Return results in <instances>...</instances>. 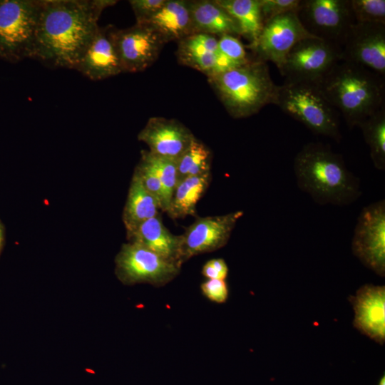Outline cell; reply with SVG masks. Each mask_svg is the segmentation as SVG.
<instances>
[{
  "instance_id": "29",
  "label": "cell",
  "mask_w": 385,
  "mask_h": 385,
  "mask_svg": "<svg viewBox=\"0 0 385 385\" xmlns=\"http://www.w3.org/2000/svg\"><path fill=\"white\" fill-rule=\"evenodd\" d=\"M135 174L138 177L146 190L158 201L160 209L167 212L168 205L165 192L155 173L146 163L140 160L135 170Z\"/></svg>"
},
{
  "instance_id": "22",
  "label": "cell",
  "mask_w": 385,
  "mask_h": 385,
  "mask_svg": "<svg viewBox=\"0 0 385 385\" xmlns=\"http://www.w3.org/2000/svg\"><path fill=\"white\" fill-rule=\"evenodd\" d=\"M159 210L158 201L146 190L134 173L123 213L128 235H130L145 220L158 215Z\"/></svg>"
},
{
  "instance_id": "10",
  "label": "cell",
  "mask_w": 385,
  "mask_h": 385,
  "mask_svg": "<svg viewBox=\"0 0 385 385\" xmlns=\"http://www.w3.org/2000/svg\"><path fill=\"white\" fill-rule=\"evenodd\" d=\"M181 267L138 244L123 246L116 258L119 278L125 283H148L160 287L173 280Z\"/></svg>"
},
{
  "instance_id": "14",
  "label": "cell",
  "mask_w": 385,
  "mask_h": 385,
  "mask_svg": "<svg viewBox=\"0 0 385 385\" xmlns=\"http://www.w3.org/2000/svg\"><path fill=\"white\" fill-rule=\"evenodd\" d=\"M113 39L123 72L145 70L158 58L165 44L153 30L145 24L113 31Z\"/></svg>"
},
{
  "instance_id": "18",
  "label": "cell",
  "mask_w": 385,
  "mask_h": 385,
  "mask_svg": "<svg viewBox=\"0 0 385 385\" xmlns=\"http://www.w3.org/2000/svg\"><path fill=\"white\" fill-rule=\"evenodd\" d=\"M163 42L179 41L194 34L188 1L166 0L155 13L143 21Z\"/></svg>"
},
{
  "instance_id": "13",
  "label": "cell",
  "mask_w": 385,
  "mask_h": 385,
  "mask_svg": "<svg viewBox=\"0 0 385 385\" xmlns=\"http://www.w3.org/2000/svg\"><path fill=\"white\" fill-rule=\"evenodd\" d=\"M342 61L385 76V24H353L340 46Z\"/></svg>"
},
{
  "instance_id": "31",
  "label": "cell",
  "mask_w": 385,
  "mask_h": 385,
  "mask_svg": "<svg viewBox=\"0 0 385 385\" xmlns=\"http://www.w3.org/2000/svg\"><path fill=\"white\" fill-rule=\"evenodd\" d=\"M302 0H260V9L263 23L278 16L297 12Z\"/></svg>"
},
{
  "instance_id": "35",
  "label": "cell",
  "mask_w": 385,
  "mask_h": 385,
  "mask_svg": "<svg viewBox=\"0 0 385 385\" xmlns=\"http://www.w3.org/2000/svg\"><path fill=\"white\" fill-rule=\"evenodd\" d=\"M378 385H385V376H384V374H383V376L379 379Z\"/></svg>"
},
{
  "instance_id": "30",
  "label": "cell",
  "mask_w": 385,
  "mask_h": 385,
  "mask_svg": "<svg viewBox=\"0 0 385 385\" xmlns=\"http://www.w3.org/2000/svg\"><path fill=\"white\" fill-rule=\"evenodd\" d=\"M217 47L219 51L237 67L252 60L237 36L224 34L217 37Z\"/></svg>"
},
{
  "instance_id": "32",
  "label": "cell",
  "mask_w": 385,
  "mask_h": 385,
  "mask_svg": "<svg viewBox=\"0 0 385 385\" xmlns=\"http://www.w3.org/2000/svg\"><path fill=\"white\" fill-rule=\"evenodd\" d=\"M203 294L210 301L225 302L228 297V288L225 279H208L201 284Z\"/></svg>"
},
{
  "instance_id": "23",
  "label": "cell",
  "mask_w": 385,
  "mask_h": 385,
  "mask_svg": "<svg viewBox=\"0 0 385 385\" xmlns=\"http://www.w3.org/2000/svg\"><path fill=\"white\" fill-rule=\"evenodd\" d=\"M211 173L187 178L178 182L167 212L173 219L196 216V204L207 189Z\"/></svg>"
},
{
  "instance_id": "25",
  "label": "cell",
  "mask_w": 385,
  "mask_h": 385,
  "mask_svg": "<svg viewBox=\"0 0 385 385\" xmlns=\"http://www.w3.org/2000/svg\"><path fill=\"white\" fill-rule=\"evenodd\" d=\"M369 148L373 165L379 170H385V106L369 116L359 126Z\"/></svg>"
},
{
  "instance_id": "6",
  "label": "cell",
  "mask_w": 385,
  "mask_h": 385,
  "mask_svg": "<svg viewBox=\"0 0 385 385\" xmlns=\"http://www.w3.org/2000/svg\"><path fill=\"white\" fill-rule=\"evenodd\" d=\"M41 0H0V60L31 58Z\"/></svg>"
},
{
  "instance_id": "15",
  "label": "cell",
  "mask_w": 385,
  "mask_h": 385,
  "mask_svg": "<svg viewBox=\"0 0 385 385\" xmlns=\"http://www.w3.org/2000/svg\"><path fill=\"white\" fill-rule=\"evenodd\" d=\"M138 138L147 144L151 153L177 160L188 148L195 135L176 119L151 117Z\"/></svg>"
},
{
  "instance_id": "1",
  "label": "cell",
  "mask_w": 385,
  "mask_h": 385,
  "mask_svg": "<svg viewBox=\"0 0 385 385\" xmlns=\"http://www.w3.org/2000/svg\"><path fill=\"white\" fill-rule=\"evenodd\" d=\"M113 0H41L31 58L75 69L93 40L102 11Z\"/></svg>"
},
{
  "instance_id": "33",
  "label": "cell",
  "mask_w": 385,
  "mask_h": 385,
  "mask_svg": "<svg viewBox=\"0 0 385 385\" xmlns=\"http://www.w3.org/2000/svg\"><path fill=\"white\" fill-rule=\"evenodd\" d=\"M166 0H130L136 24H140L163 6Z\"/></svg>"
},
{
  "instance_id": "21",
  "label": "cell",
  "mask_w": 385,
  "mask_h": 385,
  "mask_svg": "<svg viewBox=\"0 0 385 385\" xmlns=\"http://www.w3.org/2000/svg\"><path fill=\"white\" fill-rule=\"evenodd\" d=\"M194 33L241 36L237 21L215 0L188 1Z\"/></svg>"
},
{
  "instance_id": "28",
  "label": "cell",
  "mask_w": 385,
  "mask_h": 385,
  "mask_svg": "<svg viewBox=\"0 0 385 385\" xmlns=\"http://www.w3.org/2000/svg\"><path fill=\"white\" fill-rule=\"evenodd\" d=\"M349 4L355 23L385 24L384 0H349Z\"/></svg>"
},
{
  "instance_id": "2",
  "label": "cell",
  "mask_w": 385,
  "mask_h": 385,
  "mask_svg": "<svg viewBox=\"0 0 385 385\" xmlns=\"http://www.w3.org/2000/svg\"><path fill=\"white\" fill-rule=\"evenodd\" d=\"M294 172L298 188L319 205H349L361 195L359 178L327 144L304 145L294 158Z\"/></svg>"
},
{
  "instance_id": "17",
  "label": "cell",
  "mask_w": 385,
  "mask_h": 385,
  "mask_svg": "<svg viewBox=\"0 0 385 385\" xmlns=\"http://www.w3.org/2000/svg\"><path fill=\"white\" fill-rule=\"evenodd\" d=\"M114 27H98L93 40L75 68L92 81L103 80L123 72L113 39Z\"/></svg>"
},
{
  "instance_id": "36",
  "label": "cell",
  "mask_w": 385,
  "mask_h": 385,
  "mask_svg": "<svg viewBox=\"0 0 385 385\" xmlns=\"http://www.w3.org/2000/svg\"><path fill=\"white\" fill-rule=\"evenodd\" d=\"M1 240H2V235H1V227H0V247H1Z\"/></svg>"
},
{
  "instance_id": "19",
  "label": "cell",
  "mask_w": 385,
  "mask_h": 385,
  "mask_svg": "<svg viewBox=\"0 0 385 385\" xmlns=\"http://www.w3.org/2000/svg\"><path fill=\"white\" fill-rule=\"evenodd\" d=\"M177 43L175 55L180 64L204 73L207 78L214 76L220 54L217 36L194 33Z\"/></svg>"
},
{
  "instance_id": "24",
  "label": "cell",
  "mask_w": 385,
  "mask_h": 385,
  "mask_svg": "<svg viewBox=\"0 0 385 385\" xmlns=\"http://www.w3.org/2000/svg\"><path fill=\"white\" fill-rule=\"evenodd\" d=\"M237 23L241 36L251 45L259 37L264 23L261 14L260 0H215Z\"/></svg>"
},
{
  "instance_id": "5",
  "label": "cell",
  "mask_w": 385,
  "mask_h": 385,
  "mask_svg": "<svg viewBox=\"0 0 385 385\" xmlns=\"http://www.w3.org/2000/svg\"><path fill=\"white\" fill-rule=\"evenodd\" d=\"M274 104L313 133L342 140L340 114L317 83L284 81L277 86Z\"/></svg>"
},
{
  "instance_id": "11",
  "label": "cell",
  "mask_w": 385,
  "mask_h": 385,
  "mask_svg": "<svg viewBox=\"0 0 385 385\" xmlns=\"http://www.w3.org/2000/svg\"><path fill=\"white\" fill-rule=\"evenodd\" d=\"M315 37L301 24L296 12H289L264 24L257 41L246 47L251 49L255 58L270 61L278 69L282 66L291 49L300 41Z\"/></svg>"
},
{
  "instance_id": "16",
  "label": "cell",
  "mask_w": 385,
  "mask_h": 385,
  "mask_svg": "<svg viewBox=\"0 0 385 385\" xmlns=\"http://www.w3.org/2000/svg\"><path fill=\"white\" fill-rule=\"evenodd\" d=\"M354 312V327L383 345L385 342V286L367 284L349 298Z\"/></svg>"
},
{
  "instance_id": "4",
  "label": "cell",
  "mask_w": 385,
  "mask_h": 385,
  "mask_svg": "<svg viewBox=\"0 0 385 385\" xmlns=\"http://www.w3.org/2000/svg\"><path fill=\"white\" fill-rule=\"evenodd\" d=\"M207 80L233 118L250 117L274 103L277 86L266 62L253 59Z\"/></svg>"
},
{
  "instance_id": "3",
  "label": "cell",
  "mask_w": 385,
  "mask_h": 385,
  "mask_svg": "<svg viewBox=\"0 0 385 385\" xmlns=\"http://www.w3.org/2000/svg\"><path fill=\"white\" fill-rule=\"evenodd\" d=\"M317 83L349 128L385 106L384 77L355 63L339 61Z\"/></svg>"
},
{
  "instance_id": "26",
  "label": "cell",
  "mask_w": 385,
  "mask_h": 385,
  "mask_svg": "<svg viewBox=\"0 0 385 385\" xmlns=\"http://www.w3.org/2000/svg\"><path fill=\"white\" fill-rule=\"evenodd\" d=\"M212 158L210 148L195 137L177 160L178 182L187 178L210 173Z\"/></svg>"
},
{
  "instance_id": "12",
  "label": "cell",
  "mask_w": 385,
  "mask_h": 385,
  "mask_svg": "<svg viewBox=\"0 0 385 385\" xmlns=\"http://www.w3.org/2000/svg\"><path fill=\"white\" fill-rule=\"evenodd\" d=\"M243 214L238 210L222 215L197 217L185 232L179 235L180 265L193 256L224 247Z\"/></svg>"
},
{
  "instance_id": "34",
  "label": "cell",
  "mask_w": 385,
  "mask_h": 385,
  "mask_svg": "<svg viewBox=\"0 0 385 385\" xmlns=\"http://www.w3.org/2000/svg\"><path fill=\"white\" fill-rule=\"evenodd\" d=\"M202 273L207 279H225L228 274V267L223 259H212L204 265Z\"/></svg>"
},
{
  "instance_id": "8",
  "label": "cell",
  "mask_w": 385,
  "mask_h": 385,
  "mask_svg": "<svg viewBox=\"0 0 385 385\" xmlns=\"http://www.w3.org/2000/svg\"><path fill=\"white\" fill-rule=\"evenodd\" d=\"M354 256L377 275L385 276V201L364 207L357 219L351 240Z\"/></svg>"
},
{
  "instance_id": "7",
  "label": "cell",
  "mask_w": 385,
  "mask_h": 385,
  "mask_svg": "<svg viewBox=\"0 0 385 385\" xmlns=\"http://www.w3.org/2000/svg\"><path fill=\"white\" fill-rule=\"evenodd\" d=\"M341 48L317 37L299 41L279 69L287 81L319 83L339 62Z\"/></svg>"
},
{
  "instance_id": "27",
  "label": "cell",
  "mask_w": 385,
  "mask_h": 385,
  "mask_svg": "<svg viewBox=\"0 0 385 385\" xmlns=\"http://www.w3.org/2000/svg\"><path fill=\"white\" fill-rule=\"evenodd\" d=\"M140 160L151 168L161 182L168 211L172 195L178 183L177 160L157 155L149 150L141 152Z\"/></svg>"
},
{
  "instance_id": "9",
  "label": "cell",
  "mask_w": 385,
  "mask_h": 385,
  "mask_svg": "<svg viewBox=\"0 0 385 385\" xmlns=\"http://www.w3.org/2000/svg\"><path fill=\"white\" fill-rule=\"evenodd\" d=\"M297 15L310 34L339 47L355 24L349 0H302Z\"/></svg>"
},
{
  "instance_id": "20",
  "label": "cell",
  "mask_w": 385,
  "mask_h": 385,
  "mask_svg": "<svg viewBox=\"0 0 385 385\" xmlns=\"http://www.w3.org/2000/svg\"><path fill=\"white\" fill-rule=\"evenodd\" d=\"M131 242L181 267L179 262L180 238L163 224L160 215L140 224L128 235Z\"/></svg>"
}]
</instances>
